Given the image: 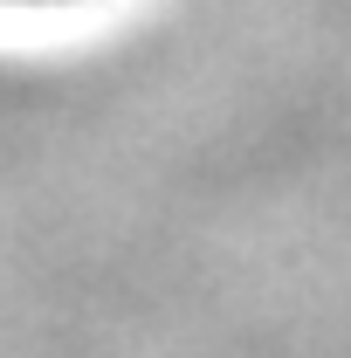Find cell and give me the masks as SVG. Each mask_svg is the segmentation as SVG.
I'll list each match as a JSON object with an SVG mask.
<instances>
[{
    "instance_id": "6da1fadb",
    "label": "cell",
    "mask_w": 351,
    "mask_h": 358,
    "mask_svg": "<svg viewBox=\"0 0 351 358\" xmlns=\"http://www.w3.org/2000/svg\"><path fill=\"white\" fill-rule=\"evenodd\" d=\"M7 7H55V0H7Z\"/></svg>"
}]
</instances>
